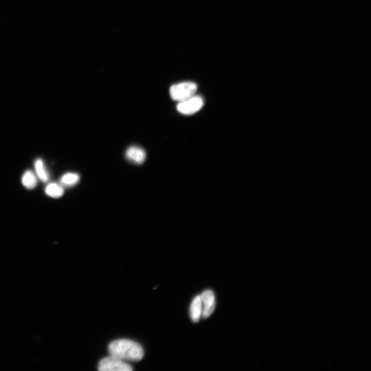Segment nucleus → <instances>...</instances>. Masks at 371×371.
<instances>
[{"instance_id":"nucleus-10","label":"nucleus","mask_w":371,"mask_h":371,"mask_svg":"<svg viewBox=\"0 0 371 371\" xmlns=\"http://www.w3.org/2000/svg\"><path fill=\"white\" fill-rule=\"evenodd\" d=\"M80 180V176L75 173H68L63 175L60 179L61 185L66 187H72L77 184Z\"/></svg>"},{"instance_id":"nucleus-4","label":"nucleus","mask_w":371,"mask_h":371,"mask_svg":"<svg viewBox=\"0 0 371 371\" xmlns=\"http://www.w3.org/2000/svg\"><path fill=\"white\" fill-rule=\"evenodd\" d=\"M203 105L204 101L201 97L194 96L187 100L179 102L177 109L183 114L191 115L199 111Z\"/></svg>"},{"instance_id":"nucleus-3","label":"nucleus","mask_w":371,"mask_h":371,"mask_svg":"<svg viewBox=\"0 0 371 371\" xmlns=\"http://www.w3.org/2000/svg\"><path fill=\"white\" fill-rule=\"evenodd\" d=\"M101 371H132V367L125 361L110 355L102 359L99 363Z\"/></svg>"},{"instance_id":"nucleus-11","label":"nucleus","mask_w":371,"mask_h":371,"mask_svg":"<svg viewBox=\"0 0 371 371\" xmlns=\"http://www.w3.org/2000/svg\"><path fill=\"white\" fill-rule=\"evenodd\" d=\"M35 167L39 179L43 182L48 181L49 178V174L45 168L43 161L41 159H38L36 160Z\"/></svg>"},{"instance_id":"nucleus-1","label":"nucleus","mask_w":371,"mask_h":371,"mask_svg":"<svg viewBox=\"0 0 371 371\" xmlns=\"http://www.w3.org/2000/svg\"><path fill=\"white\" fill-rule=\"evenodd\" d=\"M108 350L110 355L124 361H139L144 356L142 345L129 339H119L111 342Z\"/></svg>"},{"instance_id":"nucleus-8","label":"nucleus","mask_w":371,"mask_h":371,"mask_svg":"<svg viewBox=\"0 0 371 371\" xmlns=\"http://www.w3.org/2000/svg\"><path fill=\"white\" fill-rule=\"evenodd\" d=\"M46 195L53 198L61 197L64 194V190L61 184L52 182L49 184L45 189Z\"/></svg>"},{"instance_id":"nucleus-9","label":"nucleus","mask_w":371,"mask_h":371,"mask_svg":"<svg viewBox=\"0 0 371 371\" xmlns=\"http://www.w3.org/2000/svg\"><path fill=\"white\" fill-rule=\"evenodd\" d=\"M22 183L27 189L32 190L36 187L37 179L32 171L28 170L23 174Z\"/></svg>"},{"instance_id":"nucleus-5","label":"nucleus","mask_w":371,"mask_h":371,"mask_svg":"<svg viewBox=\"0 0 371 371\" xmlns=\"http://www.w3.org/2000/svg\"><path fill=\"white\" fill-rule=\"evenodd\" d=\"M201 296L202 305V316L204 318L210 317L214 312L215 308V296L214 292L210 290H207L203 292Z\"/></svg>"},{"instance_id":"nucleus-6","label":"nucleus","mask_w":371,"mask_h":371,"mask_svg":"<svg viewBox=\"0 0 371 371\" xmlns=\"http://www.w3.org/2000/svg\"><path fill=\"white\" fill-rule=\"evenodd\" d=\"M126 155L128 160L136 164L143 163L146 158L145 151L143 149L136 146L130 147L127 150Z\"/></svg>"},{"instance_id":"nucleus-2","label":"nucleus","mask_w":371,"mask_h":371,"mask_svg":"<svg viewBox=\"0 0 371 371\" xmlns=\"http://www.w3.org/2000/svg\"><path fill=\"white\" fill-rule=\"evenodd\" d=\"M197 85L193 82H182L172 85L170 89L171 98L179 102L195 96Z\"/></svg>"},{"instance_id":"nucleus-7","label":"nucleus","mask_w":371,"mask_h":371,"mask_svg":"<svg viewBox=\"0 0 371 371\" xmlns=\"http://www.w3.org/2000/svg\"><path fill=\"white\" fill-rule=\"evenodd\" d=\"M202 308L201 296H197L194 299L191 307V316L193 322L199 321L202 316Z\"/></svg>"}]
</instances>
